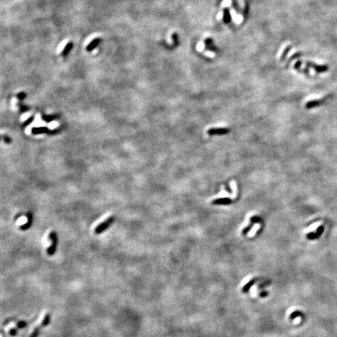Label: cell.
<instances>
[{"label":"cell","mask_w":337,"mask_h":337,"mask_svg":"<svg viewBox=\"0 0 337 337\" xmlns=\"http://www.w3.org/2000/svg\"><path fill=\"white\" fill-rule=\"evenodd\" d=\"M59 117H60V116L59 115H52V116L42 115V119L44 121H45V122H47V123H50V122L55 120V119H56L57 118H59Z\"/></svg>","instance_id":"cell-9"},{"label":"cell","mask_w":337,"mask_h":337,"mask_svg":"<svg viewBox=\"0 0 337 337\" xmlns=\"http://www.w3.org/2000/svg\"><path fill=\"white\" fill-rule=\"evenodd\" d=\"M323 231H324V226H318V228H317V230H316V232H315L316 235L318 236V237H319L320 236L322 235V233H323Z\"/></svg>","instance_id":"cell-15"},{"label":"cell","mask_w":337,"mask_h":337,"mask_svg":"<svg viewBox=\"0 0 337 337\" xmlns=\"http://www.w3.org/2000/svg\"><path fill=\"white\" fill-rule=\"evenodd\" d=\"M34 119H35V116H31V117H29L28 119H27V120L25 121L24 123H23L22 126H23V127H26V126H27L28 125H30L33 122Z\"/></svg>","instance_id":"cell-14"},{"label":"cell","mask_w":337,"mask_h":337,"mask_svg":"<svg viewBox=\"0 0 337 337\" xmlns=\"http://www.w3.org/2000/svg\"><path fill=\"white\" fill-rule=\"evenodd\" d=\"M26 96H27L26 95V93H24V92H20L19 94L17 95V98L20 101H23L26 98Z\"/></svg>","instance_id":"cell-18"},{"label":"cell","mask_w":337,"mask_h":337,"mask_svg":"<svg viewBox=\"0 0 337 337\" xmlns=\"http://www.w3.org/2000/svg\"><path fill=\"white\" fill-rule=\"evenodd\" d=\"M73 42H68V43L66 45L65 47H64V48H63V52H62V53H61L62 56H66L67 55H68V54L70 52L71 50H72V48H73Z\"/></svg>","instance_id":"cell-7"},{"label":"cell","mask_w":337,"mask_h":337,"mask_svg":"<svg viewBox=\"0 0 337 337\" xmlns=\"http://www.w3.org/2000/svg\"><path fill=\"white\" fill-rule=\"evenodd\" d=\"M3 138V140L5 141H6L7 144H10V142H11V139H10V138H9L8 136H3V138Z\"/></svg>","instance_id":"cell-22"},{"label":"cell","mask_w":337,"mask_h":337,"mask_svg":"<svg viewBox=\"0 0 337 337\" xmlns=\"http://www.w3.org/2000/svg\"><path fill=\"white\" fill-rule=\"evenodd\" d=\"M100 42H101V39H99V38H96V39H93V40H92L91 42L88 45H87L86 47L87 52H91V51H93V50H94V48H95L96 47L100 44Z\"/></svg>","instance_id":"cell-5"},{"label":"cell","mask_w":337,"mask_h":337,"mask_svg":"<svg viewBox=\"0 0 337 337\" xmlns=\"http://www.w3.org/2000/svg\"><path fill=\"white\" fill-rule=\"evenodd\" d=\"M18 105H19V109L20 113H25V112H27L29 110V107H27V105H23V104L22 103V101H20V102Z\"/></svg>","instance_id":"cell-13"},{"label":"cell","mask_w":337,"mask_h":337,"mask_svg":"<svg viewBox=\"0 0 337 337\" xmlns=\"http://www.w3.org/2000/svg\"><path fill=\"white\" fill-rule=\"evenodd\" d=\"M252 225H253V223H251V224L248 225V226H247V227H246V228L243 229V232H242V233H243V234H246V233H248V232L250 231V230H251V226H252Z\"/></svg>","instance_id":"cell-21"},{"label":"cell","mask_w":337,"mask_h":337,"mask_svg":"<svg viewBox=\"0 0 337 337\" xmlns=\"http://www.w3.org/2000/svg\"><path fill=\"white\" fill-rule=\"evenodd\" d=\"M251 223H257V222H261V218L259 216H253L251 218Z\"/></svg>","instance_id":"cell-19"},{"label":"cell","mask_w":337,"mask_h":337,"mask_svg":"<svg viewBox=\"0 0 337 337\" xmlns=\"http://www.w3.org/2000/svg\"><path fill=\"white\" fill-rule=\"evenodd\" d=\"M27 217H28V218H27V222L26 223V224L20 226V230H28V229L31 227V224H32V215H31V213H28V214H27Z\"/></svg>","instance_id":"cell-8"},{"label":"cell","mask_w":337,"mask_h":337,"mask_svg":"<svg viewBox=\"0 0 337 337\" xmlns=\"http://www.w3.org/2000/svg\"><path fill=\"white\" fill-rule=\"evenodd\" d=\"M267 295V293L266 292H263V293H260V296L261 297H264V296H266Z\"/></svg>","instance_id":"cell-24"},{"label":"cell","mask_w":337,"mask_h":337,"mask_svg":"<svg viewBox=\"0 0 337 337\" xmlns=\"http://www.w3.org/2000/svg\"><path fill=\"white\" fill-rule=\"evenodd\" d=\"M31 132L33 134H55L58 132L56 130H49L45 126H39V127H34L31 129Z\"/></svg>","instance_id":"cell-3"},{"label":"cell","mask_w":337,"mask_h":337,"mask_svg":"<svg viewBox=\"0 0 337 337\" xmlns=\"http://www.w3.org/2000/svg\"><path fill=\"white\" fill-rule=\"evenodd\" d=\"M49 240L52 241V244L48 247L47 249V254L49 256H52L55 255V253L56 252V248H57V243H58V237H57V233L55 231L51 232L49 233Z\"/></svg>","instance_id":"cell-1"},{"label":"cell","mask_w":337,"mask_h":337,"mask_svg":"<svg viewBox=\"0 0 337 337\" xmlns=\"http://www.w3.org/2000/svg\"><path fill=\"white\" fill-rule=\"evenodd\" d=\"M114 220H115L114 217H109L106 220L102 222V223H100L98 226H96V228L94 229V233L96 234H100L103 233L105 230H107L109 226H111V224L114 222Z\"/></svg>","instance_id":"cell-2"},{"label":"cell","mask_w":337,"mask_h":337,"mask_svg":"<svg viewBox=\"0 0 337 337\" xmlns=\"http://www.w3.org/2000/svg\"><path fill=\"white\" fill-rule=\"evenodd\" d=\"M229 132V129L227 128H212L208 130L209 135H215V134H225Z\"/></svg>","instance_id":"cell-4"},{"label":"cell","mask_w":337,"mask_h":337,"mask_svg":"<svg viewBox=\"0 0 337 337\" xmlns=\"http://www.w3.org/2000/svg\"><path fill=\"white\" fill-rule=\"evenodd\" d=\"M320 104H321V102H319V101H311V102H308L306 104V107L308 109H311V108H314L318 106Z\"/></svg>","instance_id":"cell-11"},{"label":"cell","mask_w":337,"mask_h":337,"mask_svg":"<svg viewBox=\"0 0 337 337\" xmlns=\"http://www.w3.org/2000/svg\"><path fill=\"white\" fill-rule=\"evenodd\" d=\"M300 314H301V311H295V312H293V314L291 315V318H295L296 316H298L300 315Z\"/></svg>","instance_id":"cell-23"},{"label":"cell","mask_w":337,"mask_h":337,"mask_svg":"<svg viewBox=\"0 0 337 337\" xmlns=\"http://www.w3.org/2000/svg\"><path fill=\"white\" fill-rule=\"evenodd\" d=\"M224 20L226 22H229V20H230V14H229L227 10H224Z\"/></svg>","instance_id":"cell-20"},{"label":"cell","mask_w":337,"mask_h":337,"mask_svg":"<svg viewBox=\"0 0 337 337\" xmlns=\"http://www.w3.org/2000/svg\"><path fill=\"white\" fill-rule=\"evenodd\" d=\"M42 329H43V328H42V326H41V325L39 326H37L35 329H34V331L32 332V333L31 334L30 337H39Z\"/></svg>","instance_id":"cell-10"},{"label":"cell","mask_w":337,"mask_h":337,"mask_svg":"<svg viewBox=\"0 0 337 337\" xmlns=\"http://www.w3.org/2000/svg\"><path fill=\"white\" fill-rule=\"evenodd\" d=\"M27 325H28V323L27 322H25V321H20L17 324V328L18 329H21L27 327Z\"/></svg>","instance_id":"cell-12"},{"label":"cell","mask_w":337,"mask_h":337,"mask_svg":"<svg viewBox=\"0 0 337 337\" xmlns=\"http://www.w3.org/2000/svg\"><path fill=\"white\" fill-rule=\"evenodd\" d=\"M18 329L17 328H13V329H10V331H9V333H10V335H12V336H15L17 334L18 332Z\"/></svg>","instance_id":"cell-17"},{"label":"cell","mask_w":337,"mask_h":337,"mask_svg":"<svg viewBox=\"0 0 337 337\" xmlns=\"http://www.w3.org/2000/svg\"><path fill=\"white\" fill-rule=\"evenodd\" d=\"M307 237L308 238L309 240H314L318 238V236L316 235L315 233H309L307 234Z\"/></svg>","instance_id":"cell-16"},{"label":"cell","mask_w":337,"mask_h":337,"mask_svg":"<svg viewBox=\"0 0 337 337\" xmlns=\"http://www.w3.org/2000/svg\"><path fill=\"white\" fill-rule=\"evenodd\" d=\"M232 200L227 197H223V198H218L212 201V205H230L232 203Z\"/></svg>","instance_id":"cell-6"}]
</instances>
